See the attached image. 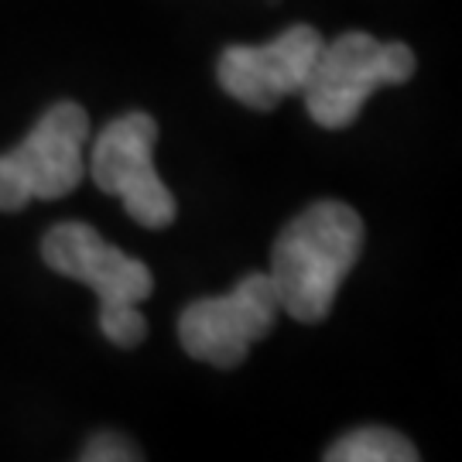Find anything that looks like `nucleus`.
Wrapping results in <instances>:
<instances>
[{"label":"nucleus","instance_id":"nucleus-2","mask_svg":"<svg viewBox=\"0 0 462 462\" xmlns=\"http://www.w3.org/2000/svg\"><path fill=\"white\" fill-rule=\"evenodd\" d=\"M42 261L62 278L83 281L99 298V329L114 346L131 349L144 339L148 322L137 305L154 291L148 264L103 240L86 223H59L42 240Z\"/></svg>","mask_w":462,"mask_h":462},{"label":"nucleus","instance_id":"nucleus-9","mask_svg":"<svg viewBox=\"0 0 462 462\" xmlns=\"http://www.w3.org/2000/svg\"><path fill=\"white\" fill-rule=\"evenodd\" d=\"M131 459H141V452L127 439H120L116 431H99L83 448V462H131Z\"/></svg>","mask_w":462,"mask_h":462},{"label":"nucleus","instance_id":"nucleus-8","mask_svg":"<svg viewBox=\"0 0 462 462\" xmlns=\"http://www.w3.org/2000/svg\"><path fill=\"white\" fill-rule=\"evenodd\" d=\"M329 462H414L418 459V448L397 435L394 429H383V425H366L343 435L336 446L326 452Z\"/></svg>","mask_w":462,"mask_h":462},{"label":"nucleus","instance_id":"nucleus-1","mask_svg":"<svg viewBox=\"0 0 462 462\" xmlns=\"http://www.w3.org/2000/svg\"><path fill=\"white\" fill-rule=\"evenodd\" d=\"M364 219L346 202L322 199L301 209L278 233L271 250L267 274L274 281L281 312L305 326L322 322L364 254Z\"/></svg>","mask_w":462,"mask_h":462},{"label":"nucleus","instance_id":"nucleus-7","mask_svg":"<svg viewBox=\"0 0 462 462\" xmlns=\"http://www.w3.org/2000/svg\"><path fill=\"white\" fill-rule=\"evenodd\" d=\"M312 24H291L267 45H230L219 55V86L250 110H274L281 99L301 93L322 51Z\"/></svg>","mask_w":462,"mask_h":462},{"label":"nucleus","instance_id":"nucleus-5","mask_svg":"<svg viewBox=\"0 0 462 462\" xmlns=\"http://www.w3.org/2000/svg\"><path fill=\"white\" fill-rule=\"evenodd\" d=\"M158 124L151 114H124L99 131L89 158L93 182L124 202L134 223L165 230L179 216V202L154 168Z\"/></svg>","mask_w":462,"mask_h":462},{"label":"nucleus","instance_id":"nucleus-4","mask_svg":"<svg viewBox=\"0 0 462 462\" xmlns=\"http://www.w3.org/2000/svg\"><path fill=\"white\" fill-rule=\"evenodd\" d=\"M86 137L89 116L79 103L49 106L17 148L0 154V213L69 196L86 175Z\"/></svg>","mask_w":462,"mask_h":462},{"label":"nucleus","instance_id":"nucleus-3","mask_svg":"<svg viewBox=\"0 0 462 462\" xmlns=\"http://www.w3.org/2000/svg\"><path fill=\"white\" fill-rule=\"evenodd\" d=\"M414 51L404 42H377L366 32H346L322 42L309 79L301 86L305 110L319 127H349L380 86H401L414 76Z\"/></svg>","mask_w":462,"mask_h":462},{"label":"nucleus","instance_id":"nucleus-6","mask_svg":"<svg viewBox=\"0 0 462 462\" xmlns=\"http://www.w3.org/2000/svg\"><path fill=\"white\" fill-rule=\"evenodd\" d=\"M281 312L271 274L254 271L230 295L199 298L179 315V339L192 360L233 370L247 360L254 343H261Z\"/></svg>","mask_w":462,"mask_h":462}]
</instances>
